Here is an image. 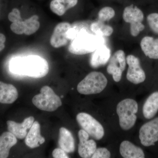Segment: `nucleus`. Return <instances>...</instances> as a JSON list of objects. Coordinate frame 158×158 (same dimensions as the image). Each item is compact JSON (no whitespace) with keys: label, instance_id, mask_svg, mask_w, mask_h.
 <instances>
[{"label":"nucleus","instance_id":"nucleus-32","mask_svg":"<svg viewBox=\"0 0 158 158\" xmlns=\"http://www.w3.org/2000/svg\"><path fill=\"white\" fill-rule=\"evenodd\" d=\"M78 0H69L66 6V10L71 9L77 5Z\"/></svg>","mask_w":158,"mask_h":158},{"label":"nucleus","instance_id":"nucleus-23","mask_svg":"<svg viewBox=\"0 0 158 158\" xmlns=\"http://www.w3.org/2000/svg\"><path fill=\"white\" fill-rule=\"evenodd\" d=\"M39 17L37 15H34L24 21L25 25V34L31 35L36 33L40 27Z\"/></svg>","mask_w":158,"mask_h":158},{"label":"nucleus","instance_id":"nucleus-18","mask_svg":"<svg viewBox=\"0 0 158 158\" xmlns=\"http://www.w3.org/2000/svg\"><path fill=\"white\" fill-rule=\"evenodd\" d=\"M58 142L60 148L67 153L74 152L75 145L73 135L70 131L65 127H62L59 129Z\"/></svg>","mask_w":158,"mask_h":158},{"label":"nucleus","instance_id":"nucleus-11","mask_svg":"<svg viewBox=\"0 0 158 158\" xmlns=\"http://www.w3.org/2000/svg\"><path fill=\"white\" fill-rule=\"evenodd\" d=\"M71 27V25L67 22L60 23L57 24L51 36V45L57 48L66 45L69 40L67 37V32Z\"/></svg>","mask_w":158,"mask_h":158},{"label":"nucleus","instance_id":"nucleus-33","mask_svg":"<svg viewBox=\"0 0 158 158\" xmlns=\"http://www.w3.org/2000/svg\"><path fill=\"white\" fill-rule=\"evenodd\" d=\"M56 1H57L58 2H59L64 4L66 6L69 0H56Z\"/></svg>","mask_w":158,"mask_h":158},{"label":"nucleus","instance_id":"nucleus-30","mask_svg":"<svg viewBox=\"0 0 158 158\" xmlns=\"http://www.w3.org/2000/svg\"><path fill=\"white\" fill-rule=\"evenodd\" d=\"M62 148H56L52 152V156L55 158H68L69 157Z\"/></svg>","mask_w":158,"mask_h":158},{"label":"nucleus","instance_id":"nucleus-12","mask_svg":"<svg viewBox=\"0 0 158 158\" xmlns=\"http://www.w3.org/2000/svg\"><path fill=\"white\" fill-rule=\"evenodd\" d=\"M78 153L81 158H91L97 148V144L93 139L89 140V135L84 130L78 132Z\"/></svg>","mask_w":158,"mask_h":158},{"label":"nucleus","instance_id":"nucleus-7","mask_svg":"<svg viewBox=\"0 0 158 158\" xmlns=\"http://www.w3.org/2000/svg\"><path fill=\"white\" fill-rule=\"evenodd\" d=\"M76 119L82 129L95 140H101L103 138L104 129L102 125L90 114L79 113L77 115Z\"/></svg>","mask_w":158,"mask_h":158},{"label":"nucleus","instance_id":"nucleus-31","mask_svg":"<svg viewBox=\"0 0 158 158\" xmlns=\"http://www.w3.org/2000/svg\"><path fill=\"white\" fill-rule=\"evenodd\" d=\"M6 41V37L3 34H0V52L5 48V43Z\"/></svg>","mask_w":158,"mask_h":158},{"label":"nucleus","instance_id":"nucleus-26","mask_svg":"<svg viewBox=\"0 0 158 158\" xmlns=\"http://www.w3.org/2000/svg\"><path fill=\"white\" fill-rule=\"evenodd\" d=\"M147 21L153 32L158 34V13H152L147 16Z\"/></svg>","mask_w":158,"mask_h":158},{"label":"nucleus","instance_id":"nucleus-4","mask_svg":"<svg viewBox=\"0 0 158 158\" xmlns=\"http://www.w3.org/2000/svg\"><path fill=\"white\" fill-rule=\"evenodd\" d=\"M107 84V79L103 74L99 72H92L79 83L77 90L82 94H97L104 90Z\"/></svg>","mask_w":158,"mask_h":158},{"label":"nucleus","instance_id":"nucleus-9","mask_svg":"<svg viewBox=\"0 0 158 158\" xmlns=\"http://www.w3.org/2000/svg\"><path fill=\"white\" fill-rule=\"evenodd\" d=\"M126 64L125 54L122 50L116 51L110 58L107 67V71L108 73L112 75L115 82L121 81L123 72L125 69Z\"/></svg>","mask_w":158,"mask_h":158},{"label":"nucleus","instance_id":"nucleus-6","mask_svg":"<svg viewBox=\"0 0 158 158\" xmlns=\"http://www.w3.org/2000/svg\"><path fill=\"white\" fill-rule=\"evenodd\" d=\"M123 18L126 23L130 24V33L136 37L145 28L142 23L144 19L143 12L137 6L131 5L125 8Z\"/></svg>","mask_w":158,"mask_h":158},{"label":"nucleus","instance_id":"nucleus-3","mask_svg":"<svg viewBox=\"0 0 158 158\" xmlns=\"http://www.w3.org/2000/svg\"><path fill=\"white\" fill-rule=\"evenodd\" d=\"M138 103L135 100L127 98L119 102L116 106L120 127L124 131L131 129L137 120L136 114L138 112Z\"/></svg>","mask_w":158,"mask_h":158},{"label":"nucleus","instance_id":"nucleus-29","mask_svg":"<svg viewBox=\"0 0 158 158\" xmlns=\"http://www.w3.org/2000/svg\"><path fill=\"white\" fill-rule=\"evenodd\" d=\"M8 18L9 21L12 23L23 20L22 19L21 17L20 12L19 10L16 8L12 9L11 12L9 13Z\"/></svg>","mask_w":158,"mask_h":158},{"label":"nucleus","instance_id":"nucleus-19","mask_svg":"<svg viewBox=\"0 0 158 158\" xmlns=\"http://www.w3.org/2000/svg\"><path fill=\"white\" fill-rule=\"evenodd\" d=\"M119 152L124 158H144V151L141 148L136 146L129 141H124L119 146Z\"/></svg>","mask_w":158,"mask_h":158},{"label":"nucleus","instance_id":"nucleus-5","mask_svg":"<svg viewBox=\"0 0 158 158\" xmlns=\"http://www.w3.org/2000/svg\"><path fill=\"white\" fill-rule=\"evenodd\" d=\"M32 102L39 110L47 112L56 111L62 105L61 98L48 86L41 88L40 93L33 98Z\"/></svg>","mask_w":158,"mask_h":158},{"label":"nucleus","instance_id":"nucleus-13","mask_svg":"<svg viewBox=\"0 0 158 158\" xmlns=\"http://www.w3.org/2000/svg\"><path fill=\"white\" fill-rule=\"evenodd\" d=\"M34 122L33 116L27 117L22 123L8 120L7 122L8 131L16 138L23 139L25 138L27 134V130H30Z\"/></svg>","mask_w":158,"mask_h":158},{"label":"nucleus","instance_id":"nucleus-15","mask_svg":"<svg viewBox=\"0 0 158 158\" xmlns=\"http://www.w3.org/2000/svg\"><path fill=\"white\" fill-rule=\"evenodd\" d=\"M90 59V65L96 68L107 63L110 59L111 53L107 47L102 44L93 52Z\"/></svg>","mask_w":158,"mask_h":158},{"label":"nucleus","instance_id":"nucleus-10","mask_svg":"<svg viewBox=\"0 0 158 158\" xmlns=\"http://www.w3.org/2000/svg\"><path fill=\"white\" fill-rule=\"evenodd\" d=\"M126 62L128 65L126 76L128 81L135 85L144 82L146 79V74L138 57L132 55H128Z\"/></svg>","mask_w":158,"mask_h":158},{"label":"nucleus","instance_id":"nucleus-25","mask_svg":"<svg viewBox=\"0 0 158 158\" xmlns=\"http://www.w3.org/2000/svg\"><path fill=\"white\" fill-rule=\"evenodd\" d=\"M50 7L51 11L59 16L63 15L67 11L65 5L56 0H52L51 2Z\"/></svg>","mask_w":158,"mask_h":158},{"label":"nucleus","instance_id":"nucleus-27","mask_svg":"<svg viewBox=\"0 0 158 158\" xmlns=\"http://www.w3.org/2000/svg\"><path fill=\"white\" fill-rule=\"evenodd\" d=\"M10 28L15 34L19 35L24 34L25 32V25L24 21H23L22 20L12 23L10 26Z\"/></svg>","mask_w":158,"mask_h":158},{"label":"nucleus","instance_id":"nucleus-20","mask_svg":"<svg viewBox=\"0 0 158 158\" xmlns=\"http://www.w3.org/2000/svg\"><path fill=\"white\" fill-rule=\"evenodd\" d=\"M143 116L146 119H152L158 112V91H155L145 101L143 109Z\"/></svg>","mask_w":158,"mask_h":158},{"label":"nucleus","instance_id":"nucleus-2","mask_svg":"<svg viewBox=\"0 0 158 158\" xmlns=\"http://www.w3.org/2000/svg\"><path fill=\"white\" fill-rule=\"evenodd\" d=\"M101 36H95L84 30L79 32L76 37L71 40L69 51L76 55H83L94 52L100 46L102 45Z\"/></svg>","mask_w":158,"mask_h":158},{"label":"nucleus","instance_id":"nucleus-1","mask_svg":"<svg viewBox=\"0 0 158 158\" xmlns=\"http://www.w3.org/2000/svg\"><path fill=\"white\" fill-rule=\"evenodd\" d=\"M10 68L13 73L34 78L44 77L49 72L47 60L36 55L15 58L11 60Z\"/></svg>","mask_w":158,"mask_h":158},{"label":"nucleus","instance_id":"nucleus-28","mask_svg":"<svg viewBox=\"0 0 158 158\" xmlns=\"http://www.w3.org/2000/svg\"><path fill=\"white\" fill-rule=\"evenodd\" d=\"M111 156V153L106 148H96L92 158H109Z\"/></svg>","mask_w":158,"mask_h":158},{"label":"nucleus","instance_id":"nucleus-21","mask_svg":"<svg viewBox=\"0 0 158 158\" xmlns=\"http://www.w3.org/2000/svg\"><path fill=\"white\" fill-rule=\"evenodd\" d=\"M17 143V138L10 132H5L0 136V158H7L11 148Z\"/></svg>","mask_w":158,"mask_h":158},{"label":"nucleus","instance_id":"nucleus-17","mask_svg":"<svg viewBox=\"0 0 158 158\" xmlns=\"http://www.w3.org/2000/svg\"><path fill=\"white\" fill-rule=\"evenodd\" d=\"M140 46L146 56L151 59H158V38L144 37L141 40Z\"/></svg>","mask_w":158,"mask_h":158},{"label":"nucleus","instance_id":"nucleus-8","mask_svg":"<svg viewBox=\"0 0 158 158\" xmlns=\"http://www.w3.org/2000/svg\"><path fill=\"white\" fill-rule=\"evenodd\" d=\"M139 139L145 147L154 145L158 141V117L143 124L139 130Z\"/></svg>","mask_w":158,"mask_h":158},{"label":"nucleus","instance_id":"nucleus-16","mask_svg":"<svg viewBox=\"0 0 158 158\" xmlns=\"http://www.w3.org/2000/svg\"><path fill=\"white\" fill-rule=\"evenodd\" d=\"M18 98V92L14 85L0 81V103L10 104L14 103Z\"/></svg>","mask_w":158,"mask_h":158},{"label":"nucleus","instance_id":"nucleus-22","mask_svg":"<svg viewBox=\"0 0 158 158\" xmlns=\"http://www.w3.org/2000/svg\"><path fill=\"white\" fill-rule=\"evenodd\" d=\"M90 29L93 33L101 37H109L113 32L112 27L105 24L104 22L99 20L92 23Z\"/></svg>","mask_w":158,"mask_h":158},{"label":"nucleus","instance_id":"nucleus-14","mask_svg":"<svg viewBox=\"0 0 158 158\" xmlns=\"http://www.w3.org/2000/svg\"><path fill=\"white\" fill-rule=\"evenodd\" d=\"M45 138L40 135V126L39 122L34 121L25 138L26 145L31 148L39 147L45 142Z\"/></svg>","mask_w":158,"mask_h":158},{"label":"nucleus","instance_id":"nucleus-24","mask_svg":"<svg viewBox=\"0 0 158 158\" xmlns=\"http://www.w3.org/2000/svg\"><path fill=\"white\" fill-rule=\"evenodd\" d=\"M115 15V11L113 8L106 6L100 9L98 13V20L104 22L110 20Z\"/></svg>","mask_w":158,"mask_h":158}]
</instances>
